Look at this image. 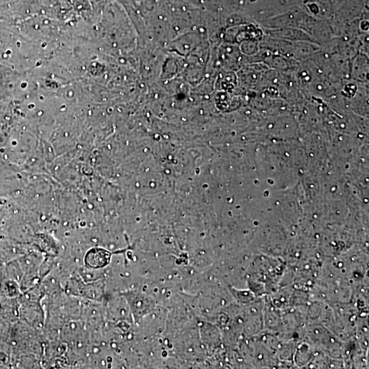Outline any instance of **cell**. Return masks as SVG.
<instances>
[{"label": "cell", "instance_id": "1", "mask_svg": "<svg viewBox=\"0 0 369 369\" xmlns=\"http://www.w3.org/2000/svg\"><path fill=\"white\" fill-rule=\"evenodd\" d=\"M110 254L103 249H93L89 252L86 260L89 265L94 268L105 266L110 261Z\"/></svg>", "mask_w": 369, "mask_h": 369}]
</instances>
